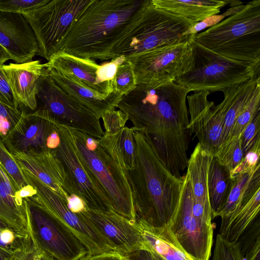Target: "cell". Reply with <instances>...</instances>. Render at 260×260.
I'll return each mask as SVG.
<instances>
[{
  "instance_id": "27",
  "label": "cell",
  "mask_w": 260,
  "mask_h": 260,
  "mask_svg": "<svg viewBox=\"0 0 260 260\" xmlns=\"http://www.w3.org/2000/svg\"><path fill=\"white\" fill-rule=\"evenodd\" d=\"M213 155L198 143L188 159L186 173L194 201L211 211L208 189V171Z\"/></svg>"
},
{
  "instance_id": "20",
  "label": "cell",
  "mask_w": 260,
  "mask_h": 260,
  "mask_svg": "<svg viewBox=\"0 0 260 260\" xmlns=\"http://www.w3.org/2000/svg\"><path fill=\"white\" fill-rule=\"evenodd\" d=\"M10 87L17 107L35 111L39 80L45 72V64L39 60L23 63L11 62L1 67Z\"/></svg>"
},
{
  "instance_id": "23",
  "label": "cell",
  "mask_w": 260,
  "mask_h": 260,
  "mask_svg": "<svg viewBox=\"0 0 260 260\" xmlns=\"http://www.w3.org/2000/svg\"><path fill=\"white\" fill-rule=\"evenodd\" d=\"M46 69L58 86L92 110L100 118L106 111L117 107L121 96L116 92L105 96L85 86L68 74Z\"/></svg>"
},
{
  "instance_id": "25",
  "label": "cell",
  "mask_w": 260,
  "mask_h": 260,
  "mask_svg": "<svg viewBox=\"0 0 260 260\" xmlns=\"http://www.w3.org/2000/svg\"><path fill=\"white\" fill-rule=\"evenodd\" d=\"M138 224L142 229L146 250L153 252L159 259L194 260L183 249L168 225L153 228Z\"/></svg>"
},
{
  "instance_id": "10",
  "label": "cell",
  "mask_w": 260,
  "mask_h": 260,
  "mask_svg": "<svg viewBox=\"0 0 260 260\" xmlns=\"http://www.w3.org/2000/svg\"><path fill=\"white\" fill-rule=\"evenodd\" d=\"M27 202L28 233L36 247L57 260H79L87 250L73 233L43 207Z\"/></svg>"
},
{
  "instance_id": "44",
  "label": "cell",
  "mask_w": 260,
  "mask_h": 260,
  "mask_svg": "<svg viewBox=\"0 0 260 260\" xmlns=\"http://www.w3.org/2000/svg\"><path fill=\"white\" fill-rule=\"evenodd\" d=\"M244 5L231 7L225 12L221 14H216L210 16L202 21L197 22L190 27L185 33V36L193 35L197 34L202 30L206 28H208L218 23L225 17L231 16L241 10Z\"/></svg>"
},
{
  "instance_id": "42",
  "label": "cell",
  "mask_w": 260,
  "mask_h": 260,
  "mask_svg": "<svg viewBox=\"0 0 260 260\" xmlns=\"http://www.w3.org/2000/svg\"><path fill=\"white\" fill-rule=\"evenodd\" d=\"M37 248L29 233L10 253L8 260H36Z\"/></svg>"
},
{
  "instance_id": "28",
  "label": "cell",
  "mask_w": 260,
  "mask_h": 260,
  "mask_svg": "<svg viewBox=\"0 0 260 260\" xmlns=\"http://www.w3.org/2000/svg\"><path fill=\"white\" fill-rule=\"evenodd\" d=\"M260 189L234 212L221 217L219 234L224 239L236 242L252 221L259 215Z\"/></svg>"
},
{
  "instance_id": "18",
  "label": "cell",
  "mask_w": 260,
  "mask_h": 260,
  "mask_svg": "<svg viewBox=\"0 0 260 260\" xmlns=\"http://www.w3.org/2000/svg\"><path fill=\"white\" fill-rule=\"evenodd\" d=\"M82 213L109 241L116 253L125 256L146 249L142 229L136 221L114 211L105 212L87 207Z\"/></svg>"
},
{
  "instance_id": "51",
  "label": "cell",
  "mask_w": 260,
  "mask_h": 260,
  "mask_svg": "<svg viewBox=\"0 0 260 260\" xmlns=\"http://www.w3.org/2000/svg\"><path fill=\"white\" fill-rule=\"evenodd\" d=\"M36 260H57L48 253L39 249L37 247Z\"/></svg>"
},
{
  "instance_id": "33",
  "label": "cell",
  "mask_w": 260,
  "mask_h": 260,
  "mask_svg": "<svg viewBox=\"0 0 260 260\" xmlns=\"http://www.w3.org/2000/svg\"><path fill=\"white\" fill-rule=\"evenodd\" d=\"M0 165L19 191L30 189V185L27 183L21 168L1 138Z\"/></svg>"
},
{
  "instance_id": "53",
  "label": "cell",
  "mask_w": 260,
  "mask_h": 260,
  "mask_svg": "<svg viewBox=\"0 0 260 260\" xmlns=\"http://www.w3.org/2000/svg\"><path fill=\"white\" fill-rule=\"evenodd\" d=\"M160 260V259H159Z\"/></svg>"
},
{
  "instance_id": "8",
  "label": "cell",
  "mask_w": 260,
  "mask_h": 260,
  "mask_svg": "<svg viewBox=\"0 0 260 260\" xmlns=\"http://www.w3.org/2000/svg\"><path fill=\"white\" fill-rule=\"evenodd\" d=\"M37 111L57 124L101 138L104 132L100 117L58 86L46 69L39 80Z\"/></svg>"
},
{
  "instance_id": "52",
  "label": "cell",
  "mask_w": 260,
  "mask_h": 260,
  "mask_svg": "<svg viewBox=\"0 0 260 260\" xmlns=\"http://www.w3.org/2000/svg\"><path fill=\"white\" fill-rule=\"evenodd\" d=\"M10 253L0 247V260H8Z\"/></svg>"
},
{
  "instance_id": "50",
  "label": "cell",
  "mask_w": 260,
  "mask_h": 260,
  "mask_svg": "<svg viewBox=\"0 0 260 260\" xmlns=\"http://www.w3.org/2000/svg\"><path fill=\"white\" fill-rule=\"evenodd\" d=\"M9 60H12L7 50L0 44V67L5 64Z\"/></svg>"
},
{
  "instance_id": "36",
  "label": "cell",
  "mask_w": 260,
  "mask_h": 260,
  "mask_svg": "<svg viewBox=\"0 0 260 260\" xmlns=\"http://www.w3.org/2000/svg\"><path fill=\"white\" fill-rule=\"evenodd\" d=\"M259 112H260V86L256 90L246 108L236 119L229 138L241 136L245 128Z\"/></svg>"
},
{
  "instance_id": "43",
  "label": "cell",
  "mask_w": 260,
  "mask_h": 260,
  "mask_svg": "<svg viewBox=\"0 0 260 260\" xmlns=\"http://www.w3.org/2000/svg\"><path fill=\"white\" fill-rule=\"evenodd\" d=\"M242 147L244 155L260 140V112L248 124L241 135Z\"/></svg>"
},
{
  "instance_id": "39",
  "label": "cell",
  "mask_w": 260,
  "mask_h": 260,
  "mask_svg": "<svg viewBox=\"0 0 260 260\" xmlns=\"http://www.w3.org/2000/svg\"><path fill=\"white\" fill-rule=\"evenodd\" d=\"M49 0H0V11L23 13L47 3Z\"/></svg>"
},
{
  "instance_id": "24",
  "label": "cell",
  "mask_w": 260,
  "mask_h": 260,
  "mask_svg": "<svg viewBox=\"0 0 260 260\" xmlns=\"http://www.w3.org/2000/svg\"><path fill=\"white\" fill-rule=\"evenodd\" d=\"M259 73L260 72L256 73L245 82L221 90L224 95L222 102L224 104L225 117L220 144L229 138L236 119L246 108L256 90L260 86Z\"/></svg>"
},
{
  "instance_id": "30",
  "label": "cell",
  "mask_w": 260,
  "mask_h": 260,
  "mask_svg": "<svg viewBox=\"0 0 260 260\" xmlns=\"http://www.w3.org/2000/svg\"><path fill=\"white\" fill-rule=\"evenodd\" d=\"M231 183L230 172L213 155L208 171V189L213 218L225 204Z\"/></svg>"
},
{
  "instance_id": "54",
  "label": "cell",
  "mask_w": 260,
  "mask_h": 260,
  "mask_svg": "<svg viewBox=\"0 0 260 260\" xmlns=\"http://www.w3.org/2000/svg\"></svg>"
},
{
  "instance_id": "46",
  "label": "cell",
  "mask_w": 260,
  "mask_h": 260,
  "mask_svg": "<svg viewBox=\"0 0 260 260\" xmlns=\"http://www.w3.org/2000/svg\"><path fill=\"white\" fill-rule=\"evenodd\" d=\"M0 101L10 106L19 108L1 67H0Z\"/></svg>"
},
{
  "instance_id": "48",
  "label": "cell",
  "mask_w": 260,
  "mask_h": 260,
  "mask_svg": "<svg viewBox=\"0 0 260 260\" xmlns=\"http://www.w3.org/2000/svg\"><path fill=\"white\" fill-rule=\"evenodd\" d=\"M125 260H159L153 252L146 249H140L126 254Z\"/></svg>"
},
{
  "instance_id": "34",
  "label": "cell",
  "mask_w": 260,
  "mask_h": 260,
  "mask_svg": "<svg viewBox=\"0 0 260 260\" xmlns=\"http://www.w3.org/2000/svg\"><path fill=\"white\" fill-rule=\"evenodd\" d=\"M137 85L132 63L125 58L117 66L114 79V91L121 97Z\"/></svg>"
},
{
  "instance_id": "37",
  "label": "cell",
  "mask_w": 260,
  "mask_h": 260,
  "mask_svg": "<svg viewBox=\"0 0 260 260\" xmlns=\"http://www.w3.org/2000/svg\"><path fill=\"white\" fill-rule=\"evenodd\" d=\"M25 111L0 101V138L4 140L18 123Z\"/></svg>"
},
{
  "instance_id": "19",
  "label": "cell",
  "mask_w": 260,
  "mask_h": 260,
  "mask_svg": "<svg viewBox=\"0 0 260 260\" xmlns=\"http://www.w3.org/2000/svg\"><path fill=\"white\" fill-rule=\"evenodd\" d=\"M0 44L16 63L31 61L38 53L35 33L21 14L0 11Z\"/></svg>"
},
{
  "instance_id": "38",
  "label": "cell",
  "mask_w": 260,
  "mask_h": 260,
  "mask_svg": "<svg viewBox=\"0 0 260 260\" xmlns=\"http://www.w3.org/2000/svg\"><path fill=\"white\" fill-rule=\"evenodd\" d=\"M212 260H244V259L237 241H229L218 234Z\"/></svg>"
},
{
  "instance_id": "6",
  "label": "cell",
  "mask_w": 260,
  "mask_h": 260,
  "mask_svg": "<svg viewBox=\"0 0 260 260\" xmlns=\"http://www.w3.org/2000/svg\"><path fill=\"white\" fill-rule=\"evenodd\" d=\"M205 47L224 57L260 62V1L244 5L239 11L194 36Z\"/></svg>"
},
{
  "instance_id": "32",
  "label": "cell",
  "mask_w": 260,
  "mask_h": 260,
  "mask_svg": "<svg viewBox=\"0 0 260 260\" xmlns=\"http://www.w3.org/2000/svg\"><path fill=\"white\" fill-rule=\"evenodd\" d=\"M244 260H260V219L258 215L237 241Z\"/></svg>"
},
{
  "instance_id": "3",
  "label": "cell",
  "mask_w": 260,
  "mask_h": 260,
  "mask_svg": "<svg viewBox=\"0 0 260 260\" xmlns=\"http://www.w3.org/2000/svg\"><path fill=\"white\" fill-rule=\"evenodd\" d=\"M144 1L91 0L56 52L95 61L112 59L113 47Z\"/></svg>"
},
{
  "instance_id": "40",
  "label": "cell",
  "mask_w": 260,
  "mask_h": 260,
  "mask_svg": "<svg viewBox=\"0 0 260 260\" xmlns=\"http://www.w3.org/2000/svg\"><path fill=\"white\" fill-rule=\"evenodd\" d=\"M103 121L104 133L112 134L125 126L128 120L127 116L120 110L112 109L106 111L101 118Z\"/></svg>"
},
{
  "instance_id": "4",
  "label": "cell",
  "mask_w": 260,
  "mask_h": 260,
  "mask_svg": "<svg viewBox=\"0 0 260 260\" xmlns=\"http://www.w3.org/2000/svg\"><path fill=\"white\" fill-rule=\"evenodd\" d=\"M78 155L108 198L113 210L135 221L134 199L128 171L120 146L121 129L96 138L70 128Z\"/></svg>"
},
{
  "instance_id": "9",
  "label": "cell",
  "mask_w": 260,
  "mask_h": 260,
  "mask_svg": "<svg viewBox=\"0 0 260 260\" xmlns=\"http://www.w3.org/2000/svg\"><path fill=\"white\" fill-rule=\"evenodd\" d=\"M91 0H49L22 14L31 26L38 45V55L47 61Z\"/></svg>"
},
{
  "instance_id": "11",
  "label": "cell",
  "mask_w": 260,
  "mask_h": 260,
  "mask_svg": "<svg viewBox=\"0 0 260 260\" xmlns=\"http://www.w3.org/2000/svg\"><path fill=\"white\" fill-rule=\"evenodd\" d=\"M22 170L32 188L30 196L26 199L40 205L62 222L84 246L87 254L116 252L109 241L82 212L76 214L72 212L58 194L29 172Z\"/></svg>"
},
{
  "instance_id": "29",
  "label": "cell",
  "mask_w": 260,
  "mask_h": 260,
  "mask_svg": "<svg viewBox=\"0 0 260 260\" xmlns=\"http://www.w3.org/2000/svg\"><path fill=\"white\" fill-rule=\"evenodd\" d=\"M260 189V164L252 172L232 178L226 202L217 216H227L236 211Z\"/></svg>"
},
{
  "instance_id": "15",
  "label": "cell",
  "mask_w": 260,
  "mask_h": 260,
  "mask_svg": "<svg viewBox=\"0 0 260 260\" xmlns=\"http://www.w3.org/2000/svg\"><path fill=\"white\" fill-rule=\"evenodd\" d=\"M124 58L120 56L99 64L90 59L57 52L45 64L46 69L68 74L85 86L109 96L115 92L114 79L117 67Z\"/></svg>"
},
{
  "instance_id": "21",
  "label": "cell",
  "mask_w": 260,
  "mask_h": 260,
  "mask_svg": "<svg viewBox=\"0 0 260 260\" xmlns=\"http://www.w3.org/2000/svg\"><path fill=\"white\" fill-rule=\"evenodd\" d=\"M20 167L29 172L58 194L66 202L65 173L60 159L53 151L11 153Z\"/></svg>"
},
{
  "instance_id": "14",
  "label": "cell",
  "mask_w": 260,
  "mask_h": 260,
  "mask_svg": "<svg viewBox=\"0 0 260 260\" xmlns=\"http://www.w3.org/2000/svg\"><path fill=\"white\" fill-rule=\"evenodd\" d=\"M193 193L186 173L177 210L168 225L178 242L194 260H209L213 243L212 223L197 218L192 212Z\"/></svg>"
},
{
  "instance_id": "1",
  "label": "cell",
  "mask_w": 260,
  "mask_h": 260,
  "mask_svg": "<svg viewBox=\"0 0 260 260\" xmlns=\"http://www.w3.org/2000/svg\"><path fill=\"white\" fill-rule=\"evenodd\" d=\"M189 92L174 82L139 84L121 97L117 107L126 114L135 130L148 137L160 160L178 178L182 177L189 159Z\"/></svg>"
},
{
  "instance_id": "49",
  "label": "cell",
  "mask_w": 260,
  "mask_h": 260,
  "mask_svg": "<svg viewBox=\"0 0 260 260\" xmlns=\"http://www.w3.org/2000/svg\"><path fill=\"white\" fill-rule=\"evenodd\" d=\"M79 260H125V258L116 252H106L95 255L87 254Z\"/></svg>"
},
{
  "instance_id": "41",
  "label": "cell",
  "mask_w": 260,
  "mask_h": 260,
  "mask_svg": "<svg viewBox=\"0 0 260 260\" xmlns=\"http://www.w3.org/2000/svg\"><path fill=\"white\" fill-rule=\"evenodd\" d=\"M260 140L245 154L241 163L231 173V177L253 171L260 164Z\"/></svg>"
},
{
  "instance_id": "31",
  "label": "cell",
  "mask_w": 260,
  "mask_h": 260,
  "mask_svg": "<svg viewBox=\"0 0 260 260\" xmlns=\"http://www.w3.org/2000/svg\"><path fill=\"white\" fill-rule=\"evenodd\" d=\"M218 162L230 172L241 163L244 158L241 136L228 138L217 148L214 155Z\"/></svg>"
},
{
  "instance_id": "16",
  "label": "cell",
  "mask_w": 260,
  "mask_h": 260,
  "mask_svg": "<svg viewBox=\"0 0 260 260\" xmlns=\"http://www.w3.org/2000/svg\"><path fill=\"white\" fill-rule=\"evenodd\" d=\"M57 125L37 111L25 112L3 142L11 153L51 152L60 141Z\"/></svg>"
},
{
  "instance_id": "26",
  "label": "cell",
  "mask_w": 260,
  "mask_h": 260,
  "mask_svg": "<svg viewBox=\"0 0 260 260\" xmlns=\"http://www.w3.org/2000/svg\"><path fill=\"white\" fill-rule=\"evenodd\" d=\"M156 8L194 23L220 12L227 0H151Z\"/></svg>"
},
{
  "instance_id": "13",
  "label": "cell",
  "mask_w": 260,
  "mask_h": 260,
  "mask_svg": "<svg viewBox=\"0 0 260 260\" xmlns=\"http://www.w3.org/2000/svg\"><path fill=\"white\" fill-rule=\"evenodd\" d=\"M57 127L60 141L58 147L52 151L63 167L66 193L80 197L89 209L114 211L99 183L80 159L70 128L59 124Z\"/></svg>"
},
{
  "instance_id": "17",
  "label": "cell",
  "mask_w": 260,
  "mask_h": 260,
  "mask_svg": "<svg viewBox=\"0 0 260 260\" xmlns=\"http://www.w3.org/2000/svg\"><path fill=\"white\" fill-rule=\"evenodd\" d=\"M210 92L201 91L187 96L190 115L188 129L203 148L214 155L220 144L224 112L219 104L208 100Z\"/></svg>"
},
{
  "instance_id": "5",
  "label": "cell",
  "mask_w": 260,
  "mask_h": 260,
  "mask_svg": "<svg viewBox=\"0 0 260 260\" xmlns=\"http://www.w3.org/2000/svg\"><path fill=\"white\" fill-rule=\"evenodd\" d=\"M195 23L155 7L145 0L112 51V58L137 55L189 40L184 33Z\"/></svg>"
},
{
  "instance_id": "7",
  "label": "cell",
  "mask_w": 260,
  "mask_h": 260,
  "mask_svg": "<svg viewBox=\"0 0 260 260\" xmlns=\"http://www.w3.org/2000/svg\"><path fill=\"white\" fill-rule=\"evenodd\" d=\"M194 36L190 68L174 82L189 91H221L245 82L260 72V62H244L222 56L202 46Z\"/></svg>"
},
{
  "instance_id": "2",
  "label": "cell",
  "mask_w": 260,
  "mask_h": 260,
  "mask_svg": "<svg viewBox=\"0 0 260 260\" xmlns=\"http://www.w3.org/2000/svg\"><path fill=\"white\" fill-rule=\"evenodd\" d=\"M134 134L136 162L128 173L135 221L153 228L167 225L177 210L184 176L178 178L171 173L143 133L134 129Z\"/></svg>"
},
{
  "instance_id": "47",
  "label": "cell",
  "mask_w": 260,
  "mask_h": 260,
  "mask_svg": "<svg viewBox=\"0 0 260 260\" xmlns=\"http://www.w3.org/2000/svg\"><path fill=\"white\" fill-rule=\"evenodd\" d=\"M66 202L68 209L76 214L81 213L87 207L84 201L75 194L68 195Z\"/></svg>"
},
{
  "instance_id": "45",
  "label": "cell",
  "mask_w": 260,
  "mask_h": 260,
  "mask_svg": "<svg viewBox=\"0 0 260 260\" xmlns=\"http://www.w3.org/2000/svg\"><path fill=\"white\" fill-rule=\"evenodd\" d=\"M26 235L18 234L0 222V247L9 252L18 246Z\"/></svg>"
},
{
  "instance_id": "12",
  "label": "cell",
  "mask_w": 260,
  "mask_h": 260,
  "mask_svg": "<svg viewBox=\"0 0 260 260\" xmlns=\"http://www.w3.org/2000/svg\"><path fill=\"white\" fill-rule=\"evenodd\" d=\"M191 38L185 42L155 48L125 57L133 66L137 84L175 82L187 72L192 59Z\"/></svg>"
},
{
  "instance_id": "22",
  "label": "cell",
  "mask_w": 260,
  "mask_h": 260,
  "mask_svg": "<svg viewBox=\"0 0 260 260\" xmlns=\"http://www.w3.org/2000/svg\"><path fill=\"white\" fill-rule=\"evenodd\" d=\"M27 202L0 165V222L21 235L28 233Z\"/></svg>"
},
{
  "instance_id": "35",
  "label": "cell",
  "mask_w": 260,
  "mask_h": 260,
  "mask_svg": "<svg viewBox=\"0 0 260 260\" xmlns=\"http://www.w3.org/2000/svg\"><path fill=\"white\" fill-rule=\"evenodd\" d=\"M134 131L132 127L125 126L121 129L120 135V148L128 171L135 168L136 162V143Z\"/></svg>"
}]
</instances>
